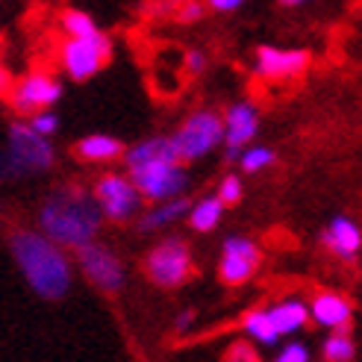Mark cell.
Wrapping results in <instances>:
<instances>
[{
    "label": "cell",
    "mask_w": 362,
    "mask_h": 362,
    "mask_svg": "<svg viewBox=\"0 0 362 362\" xmlns=\"http://www.w3.org/2000/svg\"><path fill=\"white\" fill-rule=\"evenodd\" d=\"M224 141V124L221 115L212 112V110H197L192 112L183 127L171 136V144L180 156V162H194V159H204L206 153H212L218 144Z\"/></svg>",
    "instance_id": "cell-4"
},
{
    "label": "cell",
    "mask_w": 362,
    "mask_h": 362,
    "mask_svg": "<svg viewBox=\"0 0 362 362\" xmlns=\"http://www.w3.org/2000/svg\"><path fill=\"white\" fill-rule=\"evenodd\" d=\"M186 68H189V74H201V71L206 68V57L201 50H189L186 53Z\"/></svg>",
    "instance_id": "cell-29"
},
{
    "label": "cell",
    "mask_w": 362,
    "mask_h": 362,
    "mask_svg": "<svg viewBox=\"0 0 362 362\" xmlns=\"http://www.w3.org/2000/svg\"><path fill=\"white\" fill-rule=\"evenodd\" d=\"M259 268V247L253 245L250 239L233 236L224 242V253H221V265L218 274L227 286H242L247 283Z\"/></svg>",
    "instance_id": "cell-12"
},
{
    "label": "cell",
    "mask_w": 362,
    "mask_h": 362,
    "mask_svg": "<svg viewBox=\"0 0 362 362\" xmlns=\"http://www.w3.org/2000/svg\"><path fill=\"white\" fill-rule=\"evenodd\" d=\"M221 124H224V144H227V156L236 159L239 151H245L247 144L257 139L259 133V112L257 106L250 100H239L233 103L227 115H221Z\"/></svg>",
    "instance_id": "cell-13"
},
{
    "label": "cell",
    "mask_w": 362,
    "mask_h": 362,
    "mask_svg": "<svg viewBox=\"0 0 362 362\" xmlns=\"http://www.w3.org/2000/svg\"><path fill=\"white\" fill-rule=\"evenodd\" d=\"M110 57H112V42L100 30L95 35H88V39H68L62 45V68L77 83H86L88 77H95L110 62Z\"/></svg>",
    "instance_id": "cell-5"
},
{
    "label": "cell",
    "mask_w": 362,
    "mask_h": 362,
    "mask_svg": "<svg viewBox=\"0 0 362 362\" xmlns=\"http://www.w3.org/2000/svg\"><path fill=\"white\" fill-rule=\"evenodd\" d=\"M189 201L186 197H177V201H168V204H159L156 209H151L148 215L141 218V230H159V227H168V224H177L183 221L189 215Z\"/></svg>",
    "instance_id": "cell-19"
},
{
    "label": "cell",
    "mask_w": 362,
    "mask_h": 362,
    "mask_svg": "<svg viewBox=\"0 0 362 362\" xmlns=\"http://www.w3.org/2000/svg\"><path fill=\"white\" fill-rule=\"evenodd\" d=\"M321 242L327 245V250H333L339 259L351 262V259H356V253H359V247H362V230H359V224H354L351 218L339 215V218H333L330 227L324 230Z\"/></svg>",
    "instance_id": "cell-16"
},
{
    "label": "cell",
    "mask_w": 362,
    "mask_h": 362,
    "mask_svg": "<svg viewBox=\"0 0 362 362\" xmlns=\"http://www.w3.org/2000/svg\"><path fill=\"white\" fill-rule=\"evenodd\" d=\"M130 183L136 186L139 197H144V201L168 204V201L183 197L189 186V174H186V165L165 162V165H148V168L130 171Z\"/></svg>",
    "instance_id": "cell-6"
},
{
    "label": "cell",
    "mask_w": 362,
    "mask_h": 362,
    "mask_svg": "<svg viewBox=\"0 0 362 362\" xmlns=\"http://www.w3.org/2000/svg\"><path fill=\"white\" fill-rule=\"evenodd\" d=\"M192 324H194V315H192V313H180V318H177V333H186Z\"/></svg>",
    "instance_id": "cell-32"
},
{
    "label": "cell",
    "mask_w": 362,
    "mask_h": 362,
    "mask_svg": "<svg viewBox=\"0 0 362 362\" xmlns=\"http://www.w3.org/2000/svg\"><path fill=\"white\" fill-rule=\"evenodd\" d=\"M9 86H12V77H9V71L0 65V92H9Z\"/></svg>",
    "instance_id": "cell-33"
},
{
    "label": "cell",
    "mask_w": 362,
    "mask_h": 362,
    "mask_svg": "<svg viewBox=\"0 0 362 362\" xmlns=\"http://www.w3.org/2000/svg\"><path fill=\"white\" fill-rule=\"evenodd\" d=\"M239 162H242V168L247 174H257V171H262L268 165H274V151L265 148V144H253V148H245L242 151Z\"/></svg>",
    "instance_id": "cell-24"
},
{
    "label": "cell",
    "mask_w": 362,
    "mask_h": 362,
    "mask_svg": "<svg viewBox=\"0 0 362 362\" xmlns=\"http://www.w3.org/2000/svg\"><path fill=\"white\" fill-rule=\"evenodd\" d=\"M92 201L100 209V218L110 221H130L141 206L136 186L124 174H103L92 189Z\"/></svg>",
    "instance_id": "cell-8"
},
{
    "label": "cell",
    "mask_w": 362,
    "mask_h": 362,
    "mask_svg": "<svg viewBox=\"0 0 362 362\" xmlns=\"http://www.w3.org/2000/svg\"><path fill=\"white\" fill-rule=\"evenodd\" d=\"M271 362H310V348L303 341H286Z\"/></svg>",
    "instance_id": "cell-27"
},
{
    "label": "cell",
    "mask_w": 362,
    "mask_h": 362,
    "mask_svg": "<svg viewBox=\"0 0 362 362\" xmlns=\"http://www.w3.org/2000/svg\"><path fill=\"white\" fill-rule=\"evenodd\" d=\"M221 201V206H230V204H239V197H242V180L236 174H227L221 180V186H218V194H215Z\"/></svg>",
    "instance_id": "cell-26"
},
{
    "label": "cell",
    "mask_w": 362,
    "mask_h": 362,
    "mask_svg": "<svg viewBox=\"0 0 362 362\" xmlns=\"http://www.w3.org/2000/svg\"><path fill=\"white\" fill-rule=\"evenodd\" d=\"M242 327L250 339H257L259 345H274V341L280 339L274 324H271V318H268V310H250L242 321Z\"/></svg>",
    "instance_id": "cell-21"
},
{
    "label": "cell",
    "mask_w": 362,
    "mask_h": 362,
    "mask_svg": "<svg viewBox=\"0 0 362 362\" xmlns=\"http://www.w3.org/2000/svg\"><path fill=\"white\" fill-rule=\"evenodd\" d=\"M224 362H262V359H259V354L253 345H247V341H236V345L227 351Z\"/></svg>",
    "instance_id": "cell-28"
},
{
    "label": "cell",
    "mask_w": 362,
    "mask_h": 362,
    "mask_svg": "<svg viewBox=\"0 0 362 362\" xmlns=\"http://www.w3.org/2000/svg\"><path fill=\"white\" fill-rule=\"evenodd\" d=\"M209 6H212V9H218V12H236V9H242L239 0H212Z\"/></svg>",
    "instance_id": "cell-30"
},
{
    "label": "cell",
    "mask_w": 362,
    "mask_h": 362,
    "mask_svg": "<svg viewBox=\"0 0 362 362\" xmlns=\"http://www.w3.org/2000/svg\"><path fill=\"white\" fill-rule=\"evenodd\" d=\"M268 318L274 324L277 336H295L310 324V310L300 298H283L280 303L268 306Z\"/></svg>",
    "instance_id": "cell-17"
},
{
    "label": "cell",
    "mask_w": 362,
    "mask_h": 362,
    "mask_svg": "<svg viewBox=\"0 0 362 362\" xmlns=\"http://www.w3.org/2000/svg\"><path fill=\"white\" fill-rule=\"evenodd\" d=\"M62 30L68 33V39H88V35L98 33V24L95 18L83 12V9H68L62 15Z\"/></svg>",
    "instance_id": "cell-23"
},
{
    "label": "cell",
    "mask_w": 362,
    "mask_h": 362,
    "mask_svg": "<svg viewBox=\"0 0 362 362\" xmlns=\"http://www.w3.org/2000/svg\"><path fill=\"white\" fill-rule=\"evenodd\" d=\"M356 356V345L351 339V330L330 333V339L324 341V362H351Z\"/></svg>",
    "instance_id": "cell-22"
},
{
    "label": "cell",
    "mask_w": 362,
    "mask_h": 362,
    "mask_svg": "<svg viewBox=\"0 0 362 362\" xmlns=\"http://www.w3.org/2000/svg\"><path fill=\"white\" fill-rule=\"evenodd\" d=\"M201 15H204V6L201 4H189L183 9V21H194V18H201Z\"/></svg>",
    "instance_id": "cell-31"
},
{
    "label": "cell",
    "mask_w": 362,
    "mask_h": 362,
    "mask_svg": "<svg viewBox=\"0 0 362 362\" xmlns=\"http://www.w3.org/2000/svg\"><path fill=\"white\" fill-rule=\"evenodd\" d=\"M310 62H313L310 50L262 45L257 50L253 71H257V77H262V80H292V77H300L303 71L310 68Z\"/></svg>",
    "instance_id": "cell-10"
},
{
    "label": "cell",
    "mask_w": 362,
    "mask_h": 362,
    "mask_svg": "<svg viewBox=\"0 0 362 362\" xmlns=\"http://www.w3.org/2000/svg\"><path fill=\"white\" fill-rule=\"evenodd\" d=\"M74 153H77L80 159H86V162H112V159H118V156L124 153V148H121L118 139L103 136V133H95V136L80 139L77 148H74Z\"/></svg>",
    "instance_id": "cell-18"
},
{
    "label": "cell",
    "mask_w": 362,
    "mask_h": 362,
    "mask_svg": "<svg viewBox=\"0 0 362 362\" xmlns=\"http://www.w3.org/2000/svg\"><path fill=\"white\" fill-rule=\"evenodd\" d=\"M221 215H224V206H221V201L218 197H201L194 206H189V224H192V230H197V233H209V230H215L218 227V221H221Z\"/></svg>",
    "instance_id": "cell-20"
},
{
    "label": "cell",
    "mask_w": 362,
    "mask_h": 362,
    "mask_svg": "<svg viewBox=\"0 0 362 362\" xmlns=\"http://www.w3.org/2000/svg\"><path fill=\"white\" fill-rule=\"evenodd\" d=\"M62 98V83L53 74H30L24 80H18V86L12 88V103L18 112H47L53 103H59Z\"/></svg>",
    "instance_id": "cell-11"
},
{
    "label": "cell",
    "mask_w": 362,
    "mask_h": 362,
    "mask_svg": "<svg viewBox=\"0 0 362 362\" xmlns=\"http://www.w3.org/2000/svg\"><path fill=\"white\" fill-rule=\"evenodd\" d=\"M144 271H148L151 283H156L159 288H177L183 286L192 274V250L189 245H183L180 239H168L156 245L148 259H144Z\"/></svg>",
    "instance_id": "cell-7"
},
{
    "label": "cell",
    "mask_w": 362,
    "mask_h": 362,
    "mask_svg": "<svg viewBox=\"0 0 362 362\" xmlns=\"http://www.w3.org/2000/svg\"><path fill=\"white\" fill-rule=\"evenodd\" d=\"M124 162H127V171H136V168H148V165H165V162H177L183 165L171 144V136H153V139H144L139 144H133L130 151H124Z\"/></svg>",
    "instance_id": "cell-15"
},
{
    "label": "cell",
    "mask_w": 362,
    "mask_h": 362,
    "mask_svg": "<svg viewBox=\"0 0 362 362\" xmlns=\"http://www.w3.org/2000/svg\"><path fill=\"white\" fill-rule=\"evenodd\" d=\"M27 127H30L33 133H39L42 139H50L53 133L59 130V118H57V112H50V110L47 112H35Z\"/></svg>",
    "instance_id": "cell-25"
},
{
    "label": "cell",
    "mask_w": 362,
    "mask_h": 362,
    "mask_svg": "<svg viewBox=\"0 0 362 362\" xmlns=\"http://www.w3.org/2000/svg\"><path fill=\"white\" fill-rule=\"evenodd\" d=\"M77 265L86 274V280L92 286H98V288H103V292L112 295V292H121L124 288V280H127L124 265L106 245L92 242V245L80 247L77 250Z\"/></svg>",
    "instance_id": "cell-9"
},
{
    "label": "cell",
    "mask_w": 362,
    "mask_h": 362,
    "mask_svg": "<svg viewBox=\"0 0 362 362\" xmlns=\"http://www.w3.org/2000/svg\"><path fill=\"white\" fill-rule=\"evenodd\" d=\"M306 310H310V318L318 327H327L330 333L348 330L354 318V303L341 292H318Z\"/></svg>",
    "instance_id": "cell-14"
},
{
    "label": "cell",
    "mask_w": 362,
    "mask_h": 362,
    "mask_svg": "<svg viewBox=\"0 0 362 362\" xmlns=\"http://www.w3.org/2000/svg\"><path fill=\"white\" fill-rule=\"evenodd\" d=\"M53 159H57V153H53L50 139L33 133L27 124H12L6 148L0 151V180L42 174L53 165Z\"/></svg>",
    "instance_id": "cell-3"
},
{
    "label": "cell",
    "mask_w": 362,
    "mask_h": 362,
    "mask_svg": "<svg viewBox=\"0 0 362 362\" xmlns=\"http://www.w3.org/2000/svg\"><path fill=\"white\" fill-rule=\"evenodd\" d=\"M100 209L92 201V194H86L83 189L65 186L57 189L47 201L42 204L39 212V224H42V236L53 242L57 247H86L98 239L100 230Z\"/></svg>",
    "instance_id": "cell-2"
},
{
    "label": "cell",
    "mask_w": 362,
    "mask_h": 362,
    "mask_svg": "<svg viewBox=\"0 0 362 362\" xmlns=\"http://www.w3.org/2000/svg\"><path fill=\"white\" fill-rule=\"evenodd\" d=\"M9 247L35 295L45 300H59L68 295L74 271H71V259L62 247L47 242L35 230H15L9 236Z\"/></svg>",
    "instance_id": "cell-1"
}]
</instances>
